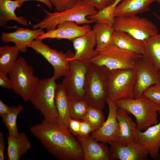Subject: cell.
<instances>
[{"mask_svg": "<svg viewBox=\"0 0 160 160\" xmlns=\"http://www.w3.org/2000/svg\"><path fill=\"white\" fill-rule=\"evenodd\" d=\"M31 131L54 157L60 160H84L82 146L71 133L61 129L57 124L43 120L31 126Z\"/></svg>", "mask_w": 160, "mask_h": 160, "instance_id": "obj_1", "label": "cell"}, {"mask_svg": "<svg viewBox=\"0 0 160 160\" xmlns=\"http://www.w3.org/2000/svg\"><path fill=\"white\" fill-rule=\"evenodd\" d=\"M45 14L44 18L39 23L32 25L33 29H45L49 31L56 28L59 24L66 21L76 23L78 25L96 23L87 17L97 13L98 11L93 6L83 0H78L76 4L66 11L50 12L42 8Z\"/></svg>", "mask_w": 160, "mask_h": 160, "instance_id": "obj_2", "label": "cell"}, {"mask_svg": "<svg viewBox=\"0 0 160 160\" xmlns=\"http://www.w3.org/2000/svg\"><path fill=\"white\" fill-rule=\"evenodd\" d=\"M118 108L125 110L135 117L138 130L142 131L159 122L158 111L160 105L143 95L136 98H127L115 102Z\"/></svg>", "mask_w": 160, "mask_h": 160, "instance_id": "obj_3", "label": "cell"}, {"mask_svg": "<svg viewBox=\"0 0 160 160\" xmlns=\"http://www.w3.org/2000/svg\"><path fill=\"white\" fill-rule=\"evenodd\" d=\"M55 81L52 77L40 80L29 101L43 115L44 120L58 124V115L55 101Z\"/></svg>", "mask_w": 160, "mask_h": 160, "instance_id": "obj_4", "label": "cell"}, {"mask_svg": "<svg viewBox=\"0 0 160 160\" xmlns=\"http://www.w3.org/2000/svg\"><path fill=\"white\" fill-rule=\"evenodd\" d=\"M136 78L135 69H109L106 80V99L115 102L135 98Z\"/></svg>", "mask_w": 160, "mask_h": 160, "instance_id": "obj_5", "label": "cell"}, {"mask_svg": "<svg viewBox=\"0 0 160 160\" xmlns=\"http://www.w3.org/2000/svg\"><path fill=\"white\" fill-rule=\"evenodd\" d=\"M108 70L105 66L89 63L86 76L85 100L90 107L101 110L105 107Z\"/></svg>", "mask_w": 160, "mask_h": 160, "instance_id": "obj_6", "label": "cell"}, {"mask_svg": "<svg viewBox=\"0 0 160 160\" xmlns=\"http://www.w3.org/2000/svg\"><path fill=\"white\" fill-rule=\"evenodd\" d=\"M142 56L120 48L114 44L95 52L89 63L104 66L109 70L135 69L138 60Z\"/></svg>", "mask_w": 160, "mask_h": 160, "instance_id": "obj_7", "label": "cell"}, {"mask_svg": "<svg viewBox=\"0 0 160 160\" xmlns=\"http://www.w3.org/2000/svg\"><path fill=\"white\" fill-rule=\"evenodd\" d=\"M8 74L14 92L20 96L24 101H29L40 80L34 75L33 68L28 64L24 57H20Z\"/></svg>", "mask_w": 160, "mask_h": 160, "instance_id": "obj_8", "label": "cell"}, {"mask_svg": "<svg viewBox=\"0 0 160 160\" xmlns=\"http://www.w3.org/2000/svg\"><path fill=\"white\" fill-rule=\"evenodd\" d=\"M68 61L70 65L69 71L64 76L61 84L69 100H85L86 76L89 63L76 60Z\"/></svg>", "mask_w": 160, "mask_h": 160, "instance_id": "obj_9", "label": "cell"}, {"mask_svg": "<svg viewBox=\"0 0 160 160\" xmlns=\"http://www.w3.org/2000/svg\"><path fill=\"white\" fill-rule=\"evenodd\" d=\"M113 26L116 31L126 32L141 41L159 33L156 25L152 21L136 15L115 17Z\"/></svg>", "mask_w": 160, "mask_h": 160, "instance_id": "obj_10", "label": "cell"}, {"mask_svg": "<svg viewBox=\"0 0 160 160\" xmlns=\"http://www.w3.org/2000/svg\"><path fill=\"white\" fill-rule=\"evenodd\" d=\"M42 40L35 39L28 46L42 56L52 66L54 73L52 77L55 80L65 76L69 72L70 65L67 54L52 49L44 43Z\"/></svg>", "mask_w": 160, "mask_h": 160, "instance_id": "obj_11", "label": "cell"}, {"mask_svg": "<svg viewBox=\"0 0 160 160\" xmlns=\"http://www.w3.org/2000/svg\"><path fill=\"white\" fill-rule=\"evenodd\" d=\"M136 78L134 89L135 98L143 94L144 91L154 84H160L159 71L146 59L142 56L136 65Z\"/></svg>", "mask_w": 160, "mask_h": 160, "instance_id": "obj_12", "label": "cell"}, {"mask_svg": "<svg viewBox=\"0 0 160 160\" xmlns=\"http://www.w3.org/2000/svg\"><path fill=\"white\" fill-rule=\"evenodd\" d=\"M109 108L107 119L98 129L92 132L91 136L99 142L110 143L116 142L119 125L116 116L118 107L114 102L106 99Z\"/></svg>", "mask_w": 160, "mask_h": 160, "instance_id": "obj_13", "label": "cell"}, {"mask_svg": "<svg viewBox=\"0 0 160 160\" xmlns=\"http://www.w3.org/2000/svg\"><path fill=\"white\" fill-rule=\"evenodd\" d=\"M75 51V54L71 55L70 52L67 53V60H76L86 63H89L95 55L94 47L96 45L95 34L91 29L84 35L76 38L71 40Z\"/></svg>", "mask_w": 160, "mask_h": 160, "instance_id": "obj_14", "label": "cell"}, {"mask_svg": "<svg viewBox=\"0 0 160 160\" xmlns=\"http://www.w3.org/2000/svg\"><path fill=\"white\" fill-rule=\"evenodd\" d=\"M91 29L88 24L81 26L74 22L66 21L59 24L55 29L47 31L36 39L42 40L47 38L63 39L71 41L76 38L84 35Z\"/></svg>", "mask_w": 160, "mask_h": 160, "instance_id": "obj_15", "label": "cell"}, {"mask_svg": "<svg viewBox=\"0 0 160 160\" xmlns=\"http://www.w3.org/2000/svg\"><path fill=\"white\" fill-rule=\"evenodd\" d=\"M109 144L110 160L148 159V152L139 142L127 145H120L116 142L111 143Z\"/></svg>", "mask_w": 160, "mask_h": 160, "instance_id": "obj_16", "label": "cell"}, {"mask_svg": "<svg viewBox=\"0 0 160 160\" xmlns=\"http://www.w3.org/2000/svg\"><path fill=\"white\" fill-rule=\"evenodd\" d=\"M125 110L118 108L116 116L119 130L116 142L121 145H127L139 142L136 123Z\"/></svg>", "mask_w": 160, "mask_h": 160, "instance_id": "obj_17", "label": "cell"}, {"mask_svg": "<svg viewBox=\"0 0 160 160\" xmlns=\"http://www.w3.org/2000/svg\"><path fill=\"white\" fill-rule=\"evenodd\" d=\"M45 32L41 28L31 30L27 28H18L15 31L2 33L1 40L5 43L13 42L23 53L26 52L28 45L39 36Z\"/></svg>", "mask_w": 160, "mask_h": 160, "instance_id": "obj_18", "label": "cell"}, {"mask_svg": "<svg viewBox=\"0 0 160 160\" xmlns=\"http://www.w3.org/2000/svg\"><path fill=\"white\" fill-rule=\"evenodd\" d=\"M158 113L160 114V110ZM139 142L148 151L153 160L160 159V121L148 127L144 131L137 130Z\"/></svg>", "mask_w": 160, "mask_h": 160, "instance_id": "obj_19", "label": "cell"}, {"mask_svg": "<svg viewBox=\"0 0 160 160\" xmlns=\"http://www.w3.org/2000/svg\"><path fill=\"white\" fill-rule=\"evenodd\" d=\"M82 148L84 160H110L109 148L91 136L77 137Z\"/></svg>", "mask_w": 160, "mask_h": 160, "instance_id": "obj_20", "label": "cell"}, {"mask_svg": "<svg viewBox=\"0 0 160 160\" xmlns=\"http://www.w3.org/2000/svg\"><path fill=\"white\" fill-rule=\"evenodd\" d=\"M55 101L58 115V125L63 130L69 132L68 122L70 100L62 84H57L55 90Z\"/></svg>", "mask_w": 160, "mask_h": 160, "instance_id": "obj_21", "label": "cell"}, {"mask_svg": "<svg viewBox=\"0 0 160 160\" xmlns=\"http://www.w3.org/2000/svg\"><path fill=\"white\" fill-rule=\"evenodd\" d=\"M158 0H122L116 7L113 17L135 16L149 10L150 4Z\"/></svg>", "mask_w": 160, "mask_h": 160, "instance_id": "obj_22", "label": "cell"}, {"mask_svg": "<svg viewBox=\"0 0 160 160\" xmlns=\"http://www.w3.org/2000/svg\"><path fill=\"white\" fill-rule=\"evenodd\" d=\"M6 158L8 160H19L31 148V143L25 134L19 132L17 136L8 135Z\"/></svg>", "mask_w": 160, "mask_h": 160, "instance_id": "obj_23", "label": "cell"}, {"mask_svg": "<svg viewBox=\"0 0 160 160\" xmlns=\"http://www.w3.org/2000/svg\"><path fill=\"white\" fill-rule=\"evenodd\" d=\"M96 23L92 29L96 40L95 52L114 44L113 39L115 32L113 23L110 21L103 20Z\"/></svg>", "mask_w": 160, "mask_h": 160, "instance_id": "obj_24", "label": "cell"}, {"mask_svg": "<svg viewBox=\"0 0 160 160\" xmlns=\"http://www.w3.org/2000/svg\"><path fill=\"white\" fill-rule=\"evenodd\" d=\"M23 4L17 0H4L0 2V25L4 26L9 20L16 21L23 26L28 25V20L23 17H17L15 11Z\"/></svg>", "mask_w": 160, "mask_h": 160, "instance_id": "obj_25", "label": "cell"}, {"mask_svg": "<svg viewBox=\"0 0 160 160\" xmlns=\"http://www.w3.org/2000/svg\"><path fill=\"white\" fill-rule=\"evenodd\" d=\"M142 55L158 71H160V33L143 41Z\"/></svg>", "mask_w": 160, "mask_h": 160, "instance_id": "obj_26", "label": "cell"}, {"mask_svg": "<svg viewBox=\"0 0 160 160\" xmlns=\"http://www.w3.org/2000/svg\"><path fill=\"white\" fill-rule=\"evenodd\" d=\"M113 41L115 45L120 48L142 55L143 41L133 38L126 32L115 31Z\"/></svg>", "mask_w": 160, "mask_h": 160, "instance_id": "obj_27", "label": "cell"}, {"mask_svg": "<svg viewBox=\"0 0 160 160\" xmlns=\"http://www.w3.org/2000/svg\"><path fill=\"white\" fill-rule=\"evenodd\" d=\"M19 52L15 45L0 47V72L8 74L11 71L18 59Z\"/></svg>", "mask_w": 160, "mask_h": 160, "instance_id": "obj_28", "label": "cell"}, {"mask_svg": "<svg viewBox=\"0 0 160 160\" xmlns=\"http://www.w3.org/2000/svg\"><path fill=\"white\" fill-rule=\"evenodd\" d=\"M23 109V107L21 105L10 107L9 112L1 116L4 124L7 129L8 135L17 136L18 135L19 132L17 119L18 114Z\"/></svg>", "mask_w": 160, "mask_h": 160, "instance_id": "obj_29", "label": "cell"}, {"mask_svg": "<svg viewBox=\"0 0 160 160\" xmlns=\"http://www.w3.org/2000/svg\"><path fill=\"white\" fill-rule=\"evenodd\" d=\"M89 106L85 100H70L69 111L70 118L82 119Z\"/></svg>", "mask_w": 160, "mask_h": 160, "instance_id": "obj_30", "label": "cell"}, {"mask_svg": "<svg viewBox=\"0 0 160 160\" xmlns=\"http://www.w3.org/2000/svg\"><path fill=\"white\" fill-rule=\"evenodd\" d=\"M82 120L89 123L95 130L100 127L105 121L102 110L90 106Z\"/></svg>", "mask_w": 160, "mask_h": 160, "instance_id": "obj_31", "label": "cell"}, {"mask_svg": "<svg viewBox=\"0 0 160 160\" xmlns=\"http://www.w3.org/2000/svg\"><path fill=\"white\" fill-rule=\"evenodd\" d=\"M143 95L156 103L160 105V84H153L145 90Z\"/></svg>", "mask_w": 160, "mask_h": 160, "instance_id": "obj_32", "label": "cell"}, {"mask_svg": "<svg viewBox=\"0 0 160 160\" xmlns=\"http://www.w3.org/2000/svg\"><path fill=\"white\" fill-rule=\"evenodd\" d=\"M57 11L62 12L73 7L78 0H50Z\"/></svg>", "mask_w": 160, "mask_h": 160, "instance_id": "obj_33", "label": "cell"}, {"mask_svg": "<svg viewBox=\"0 0 160 160\" xmlns=\"http://www.w3.org/2000/svg\"><path fill=\"white\" fill-rule=\"evenodd\" d=\"M81 121L76 119L70 118L68 122V130L70 133L77 137L79 136Z\"/></svg>", "mask_w": 160, "mask_h": 160, "instance_id": "obj_34", "label": "cell"}, {"mask_svg": "<svg viewBox=\"0 0 160 160\" xmlns=\"http://www.w3.org/2000/svg\"><path fill=\"white\" fill-rule=\"evenodd\" d=\"M95 130L94 128L87 121L83 120L81 121V127L79 136L86 137Z\"/></svg>", "mask_w": 160, "mask_h": 160, "instance_id": "obj_35", "label": "cell"}, {"mask_svg": "<svg viewBox=\"0 0 160 160\" xmlns=\"http://www.w3.org/2000/svg\"><path fill=\"white\" fill-rule=\"evenodd\" d=\"M7 75L5 73L0 72V86L4 88L12 89V81Z\"/></svg>", "mask_w": 160, "mask_h": 160, "instance_id": "obj_36", "label": "cell"}, {"mask_svg": "<svg viewBox=\"0 0 160 160\" xmlns=\"http://www.w3.org/2000/svg\"><path fill=\"white\" fill-rule=\"evenodd\" d=\"M83 0L86 3L94 7L98 11L105 8L103 0Z\"/></svg>", "mask_w": 160, "mask_h": 160, "instance_id": "obj_37", "label": "cell"}, {"mask_svg": "<svg viewBox=\"0 0 160 160\" xmlns=\"http://www.w3.org/2000/svg\"><path fill=\"white\" fill-rule=\"evenodd\" d=\"M5 140L3 133L0 132V160H4L5 158L4 150Z\"/></svg>", "mask_w": 160, "mask_h": 160, "instance_id": "obj_38", "label": "cell"}, {"mask_svg": "<svg viewBox=\"0 0 160 160\" xmlns=\"http://www.w3.org/2000/svg\"><path fill=\"white\" fill-rule=\"evenodd\" d=\"M10 107L5 104L1 100H0V115L1 116L9 111Z\"/></svg>", "mask_w": 160, "mask_h": 160, "instance_id": "obj_39", "label": "cell"}, {"mask_svg": "<svg viewBox=\"0 0 160 160\" xmlns=\"http://www.w3.org/2000/svg\"><path fill=\"white\" fill-rule=\"evenodd\" d=\"M19 1L21 4H23V2L26 1H35L41 2L46 4L47 7L50 9H52V4L50 1V0H17Z\"/></svg>", "mask_w": 160, "mask_h": 160, "instance_id": "obj_40", "label": "cell"}, {"mask_svg": "<svg viewBox=\"0 0 160 160\" xmlns=\"http://www.w3.org/2000/svg\"><path fill=\"white\" fill-rule=\"evenodd\" d=\"M105 7L111 5L115 0H103Z\"/></svg>", "mask_w": 160, "mask_h": 160, "instance_id": "obj_41", "label": "cell"}, {"mask_svg": "<svg viewBox=\"0 0 160 160\" xmlns=\"http://www.w3.org/2000/svg\"><path fill=\"white\" fill-rule=\"evenodd\" d=\"M157 2H158L159 4H160V0H158Z\"/></svg>", "mask_w": 160, "mask_h": 160, "instance_id": "obj_42", "label": "cell"}, {"mask_svg": "<svg viewBox=\"0 0 160 160\" xmlns=\"http://www.w3.org/2000/svg\"><path fill=\"white\" fill-rule=\"evenodd\" d=\"M159 73L160 76V71H159Z\"/></svg>", "mask_w": 160, "mask_h": 160, "instance_id": "obj_43", "label": "cell"}, {"mask_svg": "<svg viewBox=\"0 0 160 160\" xmlns=\"http://www.w3.org/2000/svg\"><path fill=\"white\" fill-rule=\"evenodd\" d=\"M159 151H160V147H159ZM159 154H160V153H159Z\"/></svg>", "mask_w": 160, "mask_h": 160, "instance_id": "obj_44", "label": "cell"}, {"mask_svg": "<svg viewBox=\"0 0 160 160\" xmlns=\"http://www.w3.org/2000/svg\"><path fill=\"white\" fill-rule=\"evenodd\" d=\"M3 0H0V2H1Z\"/></svg>", "mask_w": 160, "mask_h": 160, "instance_id": "obj_45", "label": "cell"}]
</instances>
